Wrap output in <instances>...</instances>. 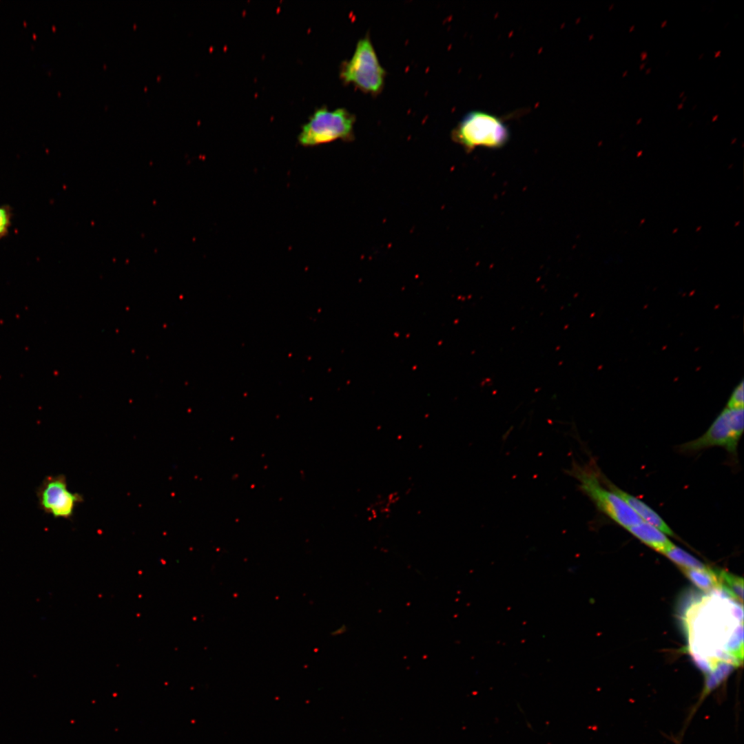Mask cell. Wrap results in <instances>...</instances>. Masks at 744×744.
Segmentation results:
<instances>
[{"instance_id": "27", "label": "cell", "mask_w": 744, "mask_h": 744, "mask_svg": "<svg viewBox=\"0 0 744 744\" xmlns=\"http://www.w3.org/2000/svg\"><path fill=\"white\" fill-rule=\"evenodd\" d=\"M686 99H687V97H686V96H685L684 98H682V102H684V101H685Z\"/></svg>"}, {"instance_id": "2", "label": "cell", "mask_w": 744, "mask_h": 744, "mask_svg": "<svg viewBox=\"0 0 744 744\" xmlns=\"http://www.w3.org/2000/svg\"><path fill=\"white\" fill-rule=\"evenodd\" d=\"M509 137V130L502 118L479 110L468 112L452 132L453 140L467 152L479 146L501 148Z\"/></svg>"}, {"instance_id": "26", "label": "cell", "mask_w": 744, "mask_h": 744, "mask_svg": "<svg viewBox=\"0 0 744 744\" xmlns=\"http://www.w3.org/2000/svg\"><path fill=\"white\" fill-rule=\"evenodd\" d=\"M684 94H685V92H682L681 93V94L679 95V97H680V98H681V97H682L683 96H684Z\"/></svg>"}, {"instance_id": "22", "label": "cell", "mask_w": 744, "mask_h": 744, "mask_svg": "<svg viewBox=\"0 0 744 744\" xmlns=\"http://www.w3.org/2000/svg\"><path fill=\"white\" fill-rule=\"evenodd\" d=\"M634 28H635V26L634 25L630 26V28L629 29V32H632L634 30Z\"/></svg>"}, {"instance_id": "12", "label": "cell", "mask_w": 744, "mask_h": 744, "mask_svg": "<svg viewBox=\"0 0 744 744\" xmlns=\"http://www.w3.org/2000/svg\"><path fill=\"white\" fill-rule=\"evenodd\" d=\"M665 555L668 558L683 569H705V565L675 545Z\"/></svg>"}, {"instance_id": "25", "label": "cell", "mask_w": 744, "mask_h": 744, "mask_svg": "<svg viewBox=\"0 0 744 744\" xmlns=\"http://www.w3.org/2000/svg\"><path fill=\"white\" fill-rule=\"evenodd\" d=\"M650 72H651V69H650V68H648V70H646V71H645V74H650Z\"/></svg>"}, {"instance_id": "1", "label": "cell", "mask_w": 744, "mask_h": 744, "mask_svg": "<svg viewBox=\"0 0 744 744\" xmlns=\"http://www.w3.org/2000/svg\"><path fill=\"white\" fill-rule=\"evenodd\" d=\"M715 591L692 603L685 620L689 650L707 675L721 662L739 666L727 654L726 646L732 634L743 626V604L723 590Z\"/></svg>"}, {"instance_id": "7", "label": "cell", "mask_w": 744, "mask_h": 744, "mask_svg": "<svg viewBox=\"0 0 744 744\" xmlns=\"http://www.w3.org/2000/svg\"><path fill=\"white\" fill-rule=\"evenodd\" d=\"M39 506L45 513L55 518L69 519L78 504L83 501L81 495L71 492L63 475L46 477L37 490Z\"/></svg>"}, {"instance_id": "20", "label": "cell", "mask_w": 744, "mask_h": 744, "mask_svg": "<svg viewBox=\"0 0 744 744\" xmlns=\"http://www.w3.org/2000/svg\"><path fill=\"white\" fill-rule=\"evenodd\" d=\"M683 107V103L679 104L678 106H677L678 110H681Z\"/></svg>"}, {"instance_id": "5", "label": "cell", "mask_w": 744, "mask_h": 744, "mask_svg": "<svg viewBox=\"0 0 744 744\" xmlns=\"http://www.w3.org/2000/svg\"><path fill=\"white\" fill-rule=\"evenodd\" d=\"M355 121V116L344 108L318 109L303 125L299 142L304 146H313L338 139L352 140Z\"/></svg>"}, {"instance_id": "19", "label": "cell", "mask_w": 744, "mask_h": 744, "mask_svg": "<svg viewBox=\"0 0 744 744\" xmlns=\"http://www.w3.org/2000/svg\"><path fill=\"white\" fill-rule=\"evenodd\" d=\"M718 118H719V115H718V114H716V115H714V116H713V117H712V122H714V121H716V120L718 119Z\"/></svg>"}, {"instance_id": "24", "label": "cell", "mask_w": 744, "mask_h": 744, "mask_svg": "<svg viewBox=\"0 0 744 744\" xmlns=\"http://www.w3.org/2000/svg\"><path fill=\"white\" fill-rule=\"evenodd\" d=\"M627 74H628V70H626V71H625V72H623V73L622 74V77H626V76Z\"/></svg>"}, {"instance_id": "28", "label": "cell", "mask_w": 744, "mask_h": 744, "mask_svg": "<svg viewBox=\"0 0 744 744\" xmlns=\"http://www.w3.org/2000/svg\"><path fill=\"white\" fill-rule=\"evenodd\" d=\"M703 56V54H701V56L699 57V59H701Z\"/></svg>"}, {"instance_id": "9", "label": "cell", "mask_w": 744, "mask_h": 744, "mask_svg": "<svg viewBox=\"0 0 744 744\" xmlns=\"http://www.w3.org/2000/svg\"><path fill=\"white\" fill-rule=\"evenodd\" d=\"M626 530L645 545L663 554L674 546L663 532L643 521Z\"/></svg>"}, {"instance_id": "23", "label": "cell", "mask_w": 744, "mask_h": 744, "mask_svg": "<svg viewBox=\"0 0 744 744\" xmlns=\"http://www.w3.org/2000/svg\"><path fill=\"white\" fill-rule=\"evenodd\" d=\"M645 65V63H642L641 65H640L639 70H642L644 68Z\"/></svg>"}, {"instance_id": "10", "label": "cell", "mask_w": 744, "mask_h": 744, "mask_svg": "<svg viewBox=\"0 0 744 744\" xmlns=\"http://www.w3.org/2000/svg\"><path fill=\"white\" fill-rule=\"evenodd\" d=\"M685 575L699 588L705 591L721 590L717 569H683Z\"/></svg>"}, {"instance_id": "15", "label": "cell", "mask_w": 744, "mask_h": 744, "mask_svg": "<svg viewBox=\"0 0 744 744\" xmlns=\"http://www.w3.org/2000/svg\"><path fill=\"white\" fill-rule=\"evenodd\" d=\"M344 631H345V628H338L335 632H333V634H334V635L341 634Z\"/></svg>"}, {"instance_id": "4", "label": "cell", "mask_w": 744, "mask_h": 744, "mask_svg": "<svg viewBox=\"0 0 744 744\" xmlns=\"http://www.w3.org/2000/svg\"><path fill=\"white\" fill-rule=\"evenodd\" d=\"M386 72L368 35L358 41L351 58L343 63L340 70L344 83L373 95L381 92Z\"/></svg>"}, {"instance_id": "16", "label": "cell", "mask_w": 744, "mask_h": 744, "mask_svg": "<svg viewBox=\"0 0 744 744\" xmlns=\"http://www.w3.org/2000/svg\"><path fill=\"white\" fill-rule=\"evenodd\" d=\"M647 57H648V53L645 51H643V52H642L641 53L640 59H641V61H645L647 59Z\"/></svg>"}, {"instance_id": "6", "label": "cell", "mask_w": 744, "mask_h": 744, "mask_svg": "<svg viewBox=\"0 0 744 744\" xmlns=\"http://www.w3.org/2000/svg\"><path fill=\"white\" fill-rule=\"evenodd\" d=\"M743 408H725L701 437L679 446L684 453H694L714 446L736 455L743 431Z\"/></svg>"}, {"instance_id": "3", "label": "cell", "mask_w": 744, "mask_h": 744, "mask_svg": "<svg viewBox=\"0 0 744 744\" xmlns=\"http://www.w3.org/2000/svg\"><path fill=\"white\" fill-rule=\"evenodd\" d=\"M579 482L580 489L608 517L626 529L642 521L630 507L615 493L606 487L595 468L575 465L570 471Z\"/></svg>"}, {"instance_id": "8", "label": "cell", "mask_w": 744, "mask_h": 744, "mask_svg": "<svg viewBox=\"0 0 744 744\" xmlns=\"http://www.w3.org/2000/svg\"><path fill=\"white\" fill-rule=\"evenodd\" d=\"M600 477L603 484L619 496L638 515L641 521L655 526L665 535L670 536L674 535L669 526L650 506L638 497L633 496L616 486L604 476L601 475V473Z\"/></svg>"}, {"instance_id": "17", "label": "cell", "mask_w": 744, "mask_h": 744, "mask_svg": "<svg viewBox=\"0 0 744 744\" xmlns=\"http://www.w3.org/2000/svg\"><path fill=\"white\" fill-rule=\"evenodd\" d=\"M667 23H668V21H667V20H665V21H663V22H661V28H665V25H667Z\"/></svg>"}, {"instance_id": "21", "label": "cell", "mask_w": 744, "mask_h": 744, "mask_svg": "<svg viewBox=\"0 0 744 744\" xmlns=\"http://www.w3.org/2000/svg\"><path fill=\"white\" fill-rule=\"evenodd\" d=\"M641 121H642V118H639L636 122V125H638L641 124Z\"/></svg>"}, {"instance_id": "13", "label": "cell", "mask_w": 744, "mask_h": 744, "mask_svg": "<svg viewBox=\"0 0 744 744\" xmlns=\"http://www.w3.org/2000/svg\"><path fill=\"white\" fill-rule=\"evenodd\" d=\"M12 216V209L9 205H0V240L8 236Z\"/></svg>"}, {"instance_id": "11", "label": "cell", "mask_w": 744, "mask_h": 744, "mask_svg": "<svg viewBox=\"0 0 744 744\" xmlns=\"http://www.w3.org/2000/svg\"><path fill=\"white\" fill-rule=\"evenodd\" d=\"M718 576L721 590L725 592L731 598L743 604V580L742 578L723 570H718Z\"/></svg>"}, {"instance_id": "18", "label": "cell", "mask_w": 744, "mask_h": 744, "mask_svg": "<svg viewBox=\"0 0 744 744\" xmlns=\"http://www.w3.org/2000/svg\"><path fill=\"white\" fill-rule=\"evenodd\" d=\"M721 54V50L716 51L715 52V54H714V57L718 58L719 56H720Z\"/></svg>"}, {"instance_id": "14", "label": "cell", "mask_w": 744, "mask_h": 744, "mask_svg": "<svg viewBox=\"0 0 744 744\" xmlns=\"http://www.w3.org/2000/svg\"><path fill=\"white\" fill-rule=\"evenodd\" d=\"M727 408L730 409H741L743 408V382L741 381L740 384L734 389L732 395L728 400Z\"/></svg>"}]
</instances>
